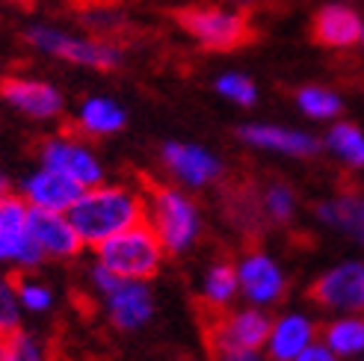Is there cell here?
<instances>
[{"label": "cell", "instance_id": "83f0119b", "mask_svg": "<svg viewBox=\"0 0 364 361\" xmlns=\"http://www.w3.org/2000/svg\"><path fill=\"white\" fill-rule=\"evenodd\" d=\"M213 89H216V95H223L234 107H255L258 104V83H255L249 75H243V71H223V75L213 80Z\"/></svg>", "mask_w": 364, "mask_h": 361}, {"label": "cell", "instance_id": "7c38bea8", "mask_svg": "<svg viewBox=\"0 0 364 361\" xmlns=\"http://www.w3.org/2000/svg\"><path fill=\"white\" fill-rule=\"evenodd\" d=\"M311 299L326 314H358L364 311V261L343 258L311 281Z\"/></svg>", "mask_w": 364, "mask_h": 361}, {"label": "cell", "instance_id": "d590c367", "mask_svg": "<svg viewBox=\"0 0 364 361\" xmlns=\"http://www.w3.org/2000/svg\"><path fill=\"white\" fill-rule=\"evenodd\" d=\"M355 361H364V358H355Z\"/></svg>", "mask_w": 364, "mask_h": 361}, {"label": "cell", "instance_id": "e575fe53", "mask_svg": "<svg viewBox=\"0 0 364 361\" xmlns=\"http://www.w3.org/2000/svg\"><path fill=\"white\" fill-rule=\"evenodd\" d=\"M4 338H6V335H4V332H0V350H4Z\"/></svg>", "mask_w": 364, "mask_h": 361}, {"label": "cell", "instance_id": "277c9868", "mask_svg": "<svg viewBox=\"0 0 364 361\" xmlns=\"http://www.w3.org/2000/svg\"><path fill=\"white\" fill-rule=\"evenodd\" d=\"M145 222L169 255H187L205 231L202 208L178 184H145Z\"/></svg>", "mask_w": 364, "mask_h": 361}, {"label": "cell", "instance_id": "d6986e66", "mask_svg": "<svg viewBox=\"0 0 364 361\" xmlns=\"http://www.w3.org/2000/svg\"><path fill=\"white\" fill-rule=\"evenodd\" d=\"M361 24H364V18L347 0H335V4H323L314 12L311 36L317 45L329 50H350L361 42Z\"/></svg>", "mask_w": 364, "mask_h": 361}, {"label": "cell", "instance_id": "5b68a950", "mask_svg": "<svg viewBox=\"0 0 364 361\" xmlns=\"http://www.w3.org/2000/svg\"><path fill=\"white\" fill-rule=\"evenodd\" d=\"M92 258L104 264L110 273L119 279H134V281H151L163 264H166L169 252L163 249L160 237L149 222H139L127 231L113 234L110 240H104L92 249Z\"/></svg>", "mask_w": 364, "mask_h": 361}, {"label": "cell", "instance_id": "7a4b0ae2", "mask_svg": "<svg viewBox=\"0 0 364 361\" xmlns=\"http://www.w3.org/2000/svg\"><path fill=\"white\" fill-rule=\"evenodd\" d=\"M24 42L39 57L57 60L75 68L89 71H116L124 63V50L119 42L101 33H77L50 21H33L24 27Z\"/></svg>", "mask_w": 364, "mask_h": 361}, {"label": "cell", "instance_id": "4dcf8cb0", "mask_svg": "<svg viewBox=\"0 0 364 361\" xmlns=\"http://www.w3.org/2000/svg\"><path fill=\"white\" fill-rule=\"evenodd\" d=\"M294 361H341V358H338V355H335V352H332V350L326 347L323 340L317 338L314 344H311V347H305Z\"/></svg>", "mask_w": 364, "mask_h": 361}, {"label": "cell", "instance_id": "ffe728a7", "mask_svg": "<svg viewBox=\"0 0 364 361\" xmlns=\"http://www.w3.org/2000/svg\"><path fill=\"white\" fill-rule=\"evenodd\" d=\"M127 110L113 95H86L71 116V128L86 139H107L124 131Z\"/></svg>", "mask_w": 364, "mask_h": 361}, {"label": "cell", "instance_id": "ac0fdd59", "mask_svg": "<svg viewBox=\"0 0 364 361\" xmlns=\"http://www.w3.org/2000/svg\"><path fill=\"white\" fill-rule=\"evenodd\" d=\"M314 220L338 237L364 246V193L347 187L326 195L314 205Z\"/></svg>", "mask_w": 364, "mask_h": 361}, {"label": "cell", "instance_id": "603a6c76", "mask_svg": "<svg viewBox=\"0 0 364 361\" xmlns=\"http://www.w3.org/2000/svg\"><path fill=\"white\" fill-rule=\"evenodd\" d=\"M323 151L347 169H364V131L353 122L335 119L323 134Z\"/></svg>", "mask_w": 364, "mask_h": 361}, {"label": "cell", "instance_id": "d4e9b609", "mask_svg": "<svg viewBox=\"0 0 364 361\" xmlns=\"http://www.w3.org/2000/svg\"><path fill=\"white\" fill-rule=\"evenodd\" d=\"M296 110L311 119V122H335L343 113V98L329 86H317V83H308L302 89H296L294 95Z\"/></svg>", "mask_w": 364, "mask_h": 361}, {"label": "cell", "instance_id": "8992f818", "mask_svg": "<svg viewBox=\"0 0 364 361\" xmlns=\"http://www.w3.org/2000/svg\"><path fill=\"white\" fill-rule=\"evenodd\" d=\"M36 163L63 172L83 190L107 180V166H104L101 154L95 151L92 139H86L75 128L53 131V134L42 136L39 146H36Z\"/></svg>", "mask_w": 364, "mask_h": 361}, {"label": "cell", "instance_id": "9a60e30c", "mask_svg": "<svg viewBox=\"0 0 364 361\" xmlns=\"http://www.w3.org/2000/svg\"><path fill=\"white\" fill-rule=\"evenodd\" d=\"M30 237L36 249H39V255L45 258V264H71L86 252V243L80 240L68 213L30 208Z\"/></svg>", "mask_w": 364, "mask_h": 361}, {"label": "cell", "instance_id": "52a82bcc", "mask_svg": "<svg viewBox=\"0 0 364 361\" xmlns=\"http://www.w3.org/2000/svg\"><path fill=\"white\" fill-rule=\"evenodd\" d=\"M178 27L205 50H237L252 39V24L243 12L223 6H184L175 12Z\"/></svg>", "mask_w": 364, "mask_h": 361}, {"label": "cell", "instance_id": "3957f363", "mask_svg": "<svg viewBox=\"0 0 364 361\" xmlns=\"http://www.w3.org/2000/svg\"><path fill=\"white\" fill-rule=\"evenodd\" d=\"M83 281H86V293L95 296V302L101 305L107 323L122 335L142 332L157 314V299L149 281L119 279L95 258L86 266Z\"/></svg>", "mask_w": 364, "mask_h": 361}, {"label": "cell", "instance_id": "8d00e7d4", "mask_svg": "<svg viewBox=\"0 0 364 361\" xmlns=\"http://www.w3.org/2000/svg\"><path fill=\"white\" fill-rule=\"evenodd\" d=\"M347 4H350V0H347Z\"/></svg>", "mask_w": 364, "mask_h": 361}, {"label": "cell", "instance_id": "cb8c5ba5", "mask_svg": "<svg viewBox=\"0 0 364 361\" xmlns=\"http://www.w3.org/2000/svg\"><path fill=\"white\" fill-rule=\"evenodd\" d=\"M255 205H258V216L269 225H290L296 220L299 210V195L296 190L284 184V180H267V184L255 195Z\"/></svg>", "mask_w": 364, "mask_h": 361}, {"label": "cell", "instance_id": "9c48e42d", "mask_svg": "<svg viewBox=\"0 0 364 361\" xmlns=\"http://www.w3.org/2000/svg\"><path fill=\"white\" fill-rule=\"evenodd\" d=\"M237 266V281H240V299L255 308L272 311L287 299L290 279L287 269L276 255L267 249H246L243 255L234 261Z\"/></svg>", "mask_w": 364, "mask_h": 361}, {"label": "cell", "instance_id": "f1b7e54d", "mask_svg": "<svg viewBox=\"0 0 364 361\" xmlns=\"http://www.w3.org/2000/svg\"><path fill=\"white\" fill-rule=\"evenodd\" d=\"M21 323H24V308H21V299H18L15 273L0 269V332L9 335L15 329H21Z\"/></svg>", "mask_w": 364, "mask_h": 361}, {"label": "cell", "instance_id": "f546056e", "mask_svg": "<svg viewBox=\"0 0 364 361\" xmlns=\"http://www.w3.org/2000/svg\"><path fill=\"white\" fill-rule=\"evenodd\" d=\"M210 361H269L264 350H225V352H210Z\"/></svg>", "mask_w": 364, "mask_h": 361}, {"label": "cell", "instance_id": "d6a6232c", "mask_svg": "<svg viewBox=\"0 0 364 361\" xmlns=\"http://www.w3.org/2000/svg\"><path fill=\"white\" fill-rule=\"evenodd\" d=\"M6 4H30V0H6Z\"/></svg>", "mask_w": 364, "mask_h": 361}, {"label": "cell", "instance_id": "e0dca14e", "mask_svg": "<svg viewBox=\"0 0 364 361\" xmlns=\"http://www.w3.org/2000/svg\"><path fill=\"white\" fill-rule=\"evenodd\" d=\"M320 338V326L305 311H282L272 317L269 335L264 340V355L269 361H294L305 347Z\"/></svg>", "mask_w": 364, "mask_h": 361}, {"label": "cell", "instance_id": "2e32d148", "mask_svg": "<svg viewBox=\"0 0 364 361\" xmlns=\"http://www.w3.org/2000/svg\"><path fill=\"white\" fill-rule=\"evenodd\" d=\"M18 195L27 202L33 210H57L68 213L71 205L77 202V195L83 193L80 184H75L71 178H65L57 169H48L42 163H36L21 180H18Z\"/></svg>", "mask_w": 364, "mask_h": 361}, {"label": "cell", "instance_id": "44dd1931", "mask_svg": "<svg viewBox=\"0 0 364 361\" xmlns=\"http://www.w3.org/2000/svg\"><path fill=\"white\" fill-rule=\"evenodd\" d=\"M240 299V281H237V266L228 258H216L205 266L202 281H198V302L208 311V317L228 311L234 302Z\"/></svg>", "mask_w": 364, "mask_h": 361}, {"label": "cell", "instance_id": "4fadbf2b", "mask_svg": "<svg viewBox=\"0 0 364 361\" xmlns=\"http://www.w3.org/2000/svg\"><path fill=\"white\" fill-rule=\"evenodd\" d=\"M269 311L255 308V305H240L223 314H213L208 323V347L210 352L225 350H264V340L269 335Z\"/></svg>", "mask_w": 364, "mask_h": 361}, {"label": "cell", "instance_id": "8fae6325", "mask_svg": "<svg viewBox=\"0 0 364 361\" xmlns=\"http://www.w3.org/2000/svg\"><path fill=\"white\" fill-rule=\"evenodd\" d=\"M45 266L33 237H30V208L18 193L0 198V269L9 273H33Z\"/></svg>", "mask_w": 364, "mask_h": 361}, {"label": "cell", "instance_id": "5bb4252c", "mask_svg": "<svg viewBox=\"0 0 364 361\" xmlns=\"http://www.w3.org/2000/svg\"><path fill=\"white\" fill-rule=\"evenodd\" d=\"M237 139L255 151H267L276 157L290 160H311L323 151V139L302 128H287V124L272 122H246L237 128Z\"/></svg>", "mask_w": 364, "mask_h": 361}, {"label": "cell", "instance_id": "836d02e7", "mask_svg": "<svg viewBox=\"0 0 364 361\" xmlns=\"http://www.w3.org/2000/svg\"><path fill=\"white\" fill-rule=\"evenodd\" d=\"M358 45H361V48H364V24H361V42H358Z\"/></svg>", "mask_w": 364, "mask_h": 361}, {"label": "cell", "instance_id": "6da1fadb", "mask_svg": "<svg viewBox=\"0 0 364 361\" xmlns=\"http://www.w3.org/2000/svg\"><path fill=\"white\" fill-rule=\"evenodd\" d=\"M68 220L75 222L80 240L92 252L113 234L145 222V187L124 184V180H101L77 195V202L68 210Z\"/></svg>", "mask_w": 364, "mask_h": 361}, {"label": "cell", "instance_id": "4316f807", "mask_svg": "<svg viewBox=\"0 0 364 361\" xmlns=\"http://www.w3.org/2000/svg\"><path fill=\"white\" fill-rule=\"evenodd\" d=\"M15 281H18V299H21V308L24 314H33V317H45L53 311L57 305V291L33 273H15Z\"/></svg>", "mask_w": 364, "mask_h": 361}, {"label": "cell", "instance_id": "30bf717a", "mask_svg": "<svg viewBox=\"0 0 364 361\" xmlns=\"http://www.w3.org/2000/svg\"><path fill=\"white\" fill-rule=\"evenodd\" d=\"M160 166L169 175L172 184L184 187L190 193L210 190L225 178V163L210 149L198 142L169 139L160 146Z\"/></svg>", "mask_w": 364, "mask_h": 361}, {"label": "cell", "instance_id": "1f68e13d", "mask_svg": "<svg viewBox=\"0 0 364 361\" xmlns=\"http://www.w3.org/2000/svg\"><path fill=\"white\" fill-rule=\"evenodd\" d=\"M9 193H15V187H12V178H9L4 169H0V198L9 195Z\"/></svg>", "mask_w": 364, "mask_h": 361}, {"label": "cell", "instance_id": "484cf974", "mask_svg": "<svg viewBox=\"0 0 364 361\" xmlns=\"http://www.w3.org/2000/svg\"><path fill=\"white\" fill-rule=\"evenodd\" d=\"M0 361H57V355H53V350L45 338H39L36 332H27L21 326L4 338Z\"/></svg>", "mask_w": 364, "mask_h": 361}, {"label": "cell", "instance_id": "ba28073f", "mask_svg": "<svg viewBox=\"0 0 364 361\" xmlns=\"http://www.w3.org/2000/svg\"><path fill=\"white\" fill-rule=\"evenodd\" d=\"M0 101H4L15 116H21L36 124H53L65 116V92L63 89L39 75H6L0 80Z\"/></svg>", "mask_w": 364, "mask_h": 361}, {"label": "cell", "instance_id": "7402d4cb", "mask_svg": "<svg viewBox=\"0 0 364 361\" xmlns=\"http://www.w3.org/2000/svg\"><path fill=\"white\" fill-rule=\"evenodd\" d=\"M320 340L341 361L364 358V311H358V314H332V320L320 329Z\"/></svg>", "mask_w": 364, "mask_h": 361}]
</instances>
